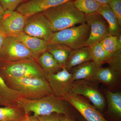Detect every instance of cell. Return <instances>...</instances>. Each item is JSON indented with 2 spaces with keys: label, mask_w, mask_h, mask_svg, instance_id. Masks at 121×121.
<instances>
[{
  "label": "cell",
  "mask_w": 121,
  "mask_h": 121,
  "mask_svg": "<svg viewBox=\"0 0 121 121\" xmlns=\"http://www.w3.org/2000/svg\"><path fill=\"white\" fill-rule=\"evenodd\" d=\"M105 19L109 29V35L121 36V26L116 16L108 4L102 5L98 12Z\"/></svg>",
  "instance_id": "cell-17"
},
{
  "label": "cell",
  "mask_w": 121,
  "mask_h": 121,
  "mask_svg": "<svg viewBox=\"0 0 121 121\" xmlns=\"http://www.w3.org/2000/svg\"><path fill=\"white\" fill-rule=\"evenodd\" d=\"M90 27L86 23L54 32L48 43L64 44L72 50L85 47L89 38Z\"/></svg>",
  "instance_id": "cell-5"
},
{
  "label": "cell",
  "mask_w": 121,
  "mask_h": 121,
  "mask_svg": "<svg viewBox=\"0 0 121 121\" xmlns=\"http://www.w3.org/2000/svg\"><path fill=\"white\" fill-rule=\"evenodd\" d=\"M60 121H75L71 115L63 114Z\"/></svg>",
  "instance_id": "cell-32"
},
{
  "label": "cell",
  "mask_w": 121,
  "mask_h": 121,
  "mask_svg": "<svg viewBox=\"0 0 121 121\" xmlns=\"http://www.w3.org/2000/svg\"><path fill=\"white\" fill-rule=\"evenodd\" d=\"M50 22L54 32L86 23V15L68 1L42 13Z\"/></svg>",
  "instance_id": "cell-1"
},
{
  "label": "cell",
  "mask_w": 121,
  "mask_h": 121,
  "mask_svg": "<svg viewBox=\"0 0 121 121\" xmlns=\"http://www.w3.org/2000/svg\"><path fill=\"white\" fill-rule=\"evenodd\" d=\"M6 38H7V37L5 36L0 32V51L2 48V46H3Z\"/></svg>",
  "instance_id": "cell-33"
},
{
  "label": "cell",
  "mask_w": 121,
  "mask_h": 121,
  "mask_svg": "<svg viewBox=\"0 0 121 121\" xmlns=\"http://www.w3.org/2000/svg\"><path fill=\"white\" fill-rule=\"evenodd\" d=\"M108 4L116 16L121 27V0H109Z\"/></svg>",
  "instance_id": "cell-28"
},
{
  "label": "cell",
  "mask_w": 121,
  "mask_h": 121,
  "mask_svg": "<svg viewBox=\"0 0 121 121\" xmlns=\"http://www.w3.org/2000/svg\"><path fill=\"white\" fill-rule=\"evenodd\" d=\"M33 59H36L22 42L15 37H7L0 51V62H10Z\"/></svg>",
  "instance_id": "cell-6"
},
{
  "label": "cell",
  "mask_w": 121,
  "mask_h": 121,
  "mask_svg": "<svg viewBox=\"0 0 121 121\" xmlns=\"http://www.w3.org/2000/svg\"><path fill=\"white\" fill-rule=\"evenodd\" d=\"M98 68L93 60L86 62L72 68L73 81L80 80L95 82V75Z\"/></svg>",
  "instance_id": "cell-15"
},
{
  "label": "cell",
  "mask_w": 121,
  "mask_h": 121,
  "mask_svg": "<svg viewBox=\"0 0 121 121\" xmlns=\"http://www.w3.org/2000/svg\"><path fill=\"white\" fill-rule=\"evenodd\" d=\"M28 0H23V2H25V1H27Z\"/></svg>",
  "instance_id": "cell-36"
},
{
  "label": "cell",
  "mask_w": 121,
  "mask_h": 121,
  "mask_svg": "<svg viewBox=\"0 0 121 121\" xmlns=\"http://www.w3.org/2000/svg\"><path fill=\"white\" fill-rule=\"evenodd\" d=\"M27 114L17 104L0 107V121H22Z\"/></svg>",
  "instance_id": "cell-18"
},
{
  "label": "cell",
  "mask_w": 121,
  "mask_h": 121,
  "mask_svg": "<svg viewBox=\"0 0 121 121\" xmlns=\"http://www.w3.org/2000/svg\"><path fill=\"white\" fill-rule=\"evenodd\" d=\"M74 0H29L18 6L17 11L26 17L44 12L68 1Z\"/></svg>",
  "instance_id": "cell-13"
},
{
  "label": "cell",
  "mask_w": 121,
  "mask_h": 121,
  "mask_svg": "<svg viewBox=\"0 0 121 121\" xmlns=\"http://www.w3.org/2000/svg\"><path fill=\"white\" fill-rule=\"evenodd\" d=\"M63 114L52 113L49 115L36 117L39 121H60Z\"/></svg>",
  "instance_id": "cell-30"
},
{
  "label": "cell",
  "mask_w": 121,
  "mask_h": 121,
  "mask_svg": "<svg viewBox=\"0 0 121 121\" xmlns=\"http://www.w3.org/2000/svg\"><path fill=\"white\" fill-rule=\"evenodd\" d=\"M86 23L90 27L89 38L85 47H90L99 43L103 39L109 35L107 22L98 13L86 15Z\"/></svg>",
  "instance_id": "cell-11"
},
{
  "label": "cell",
  "mask_w": 121,
  "mask_h": 121,
  "mask_svg": "<svg viewBox=\"0 0 121 121\" xmlns=\"http://www.w3.org/2000/svg\"><path fill=\"white\" fill-rule=\"evenodd\" d=\"M95 0L102 5H104L108 4L109 0Z\"/></svg>",
  "instance_id": "cell-35"
},
{
  "label": "cell",
  "mask_w": 121,
  "mask_h": 121,
  "mask_svg": "<svg viewBox=\"0 0 121 121\" xmlns=\"http://www.w3.org/2000/svg\"><path fill=\"white\" fill-rule=\"evenodd\" d=\"M95 82L84 80L74 81L70 91L75 94L84 96L98 110H102L105 106V99Z\"/></svg>",
  "instance_id": "cell-7"
},
{
  "label": "cell",
  "mask_w": 121,
  "mask_h": 121,
  "mask_svg": "<svg viewBox=\"0 0 121 121\" xmlns=\"http://www.w3.org/2000/svg\"><path fill=\"white\" fill-rule=\"evenodd\" d=\"M0 75L2 78H31L46 79L43 70L37 60L33 59L10 62H0Z\"/></svg>",
  "instance_id": "cell-4"
},
{
  "label": "cell",
  "mask_w": 121,
  "mask_h": 121,
  "mask_svg": "<svg viewBox=\"0 0 121 121\" xmlns=\"http://www.w3.org/2000/svg\"><path fill=\"white\" fill-rule=\"evenodd\" d=\"M22 121H39L37 117L34 115H30L27 114Z\"/></svg>",
  "instance_id": "cell-31"
},
{
  "label": "cell",
  "mask_w": 121,
  "mask_h": 121,
  "mask_svg": "<svg viewBox=\"0 0 121 121\" xmlns=\"http://www.w3.org/2000/svg\"><path fill=\"white\" fill-rule=\"evenodd\" d=\"M91 60H92V56L90 47H83L72 50L65 67L68 70H70L76 66Z\"/></svg>",
  "instance_id": "cell-16"
},
{
  "label": "cell",
  "mask_w": 121,
  "mask_h": 121,
  "mask_svg": "<svg viewBox=\"0 0 121 121\" xmlns=\"http://www.w3.org/2000/svg\"><path fill=\"white\" fill-rule=\"evenodd\" d=\"M22 3L23 0H0V3L4 11H15Z\"/></svg>",
  "instance_id": "cell-29"
},
{
  "label": "cell",
  "mask_w": 121,
  "mask_h": 121,
  "mask_svg": "<svg viewBox=\"0 0 121 121\" xmlns=\"http://www.w3.org/2000/svg\"><path fill=\"white\" fill-rule=\"evenodd\" d=\"M37 60L45 74L55 73L62 68L52 55L47 51L40 56Z\"/></svg>",
  "instance_id": "cell-22"
},
{
  "label": "cell",
  "mask_w": 121,
  "mask_h": 121,
  "mask_svg": "<svg viewBox=\"0 0 121 121\" xmlns=\"http://www.w3.org/2000/svg\"><path fill=\"white\" fill-rule=\"evenodd\" d=\"M72 50L64 44L48 43L47 52L53 56L62 68L64 67Z\"/></svg>",
  "instance_id": "cell-21"
},
{
  "label": "cell",
  "mask_w": 121,
  "mask_h": 121,
  "mask_svg": "<svg viewBox=\"0 0 121 121\" xmlns=\"http://www.w3.org/2000/svg\"><path fill=\"white\" fill-rule=\"evenodd\" d=\"M92 60L98 68L102 67L104 64L106 63L110 56L104 50L99 43L90 47Z\"/></svg>",
  "instance_id": "cell-24"
},
{
  "label": "cell",
  "mask_w": 121,
  "mask_h": 121,
  "mask_svg": "<svg viewBox=\"0 0 121 121\" xmlns=\"http://www.w3.org/2000/svg\"><path fill=\"white\" fill-rule=\"evenodd\" d=\"M65 102L60 98L51 94L35 99L22 97L17 100V104L24 109L26 114L33 112L36 117L52 113L71 115Z\"/></svg>",
  "instance_id": "cell-2"
},
{
  "label": "cell",
  "mask_w": 121,
  "mask_h": 121,
  "mask_svg": "<svg viewBox=\"0 0 121 121\" xmlns=\"http://www.w3.org/2000/svg\"><path fill=\"white\" fill-rule=\"evenodd\" d=\"M0 105H1V103H0Z\"/></svg>",
  "instance_id": "cell-37"
},
{
  "label": "cell",
  "mask_w": 121,
  "mask_h": 121,
  "mask_svg": "<svg viewBox=\"0 0 121 121\" xmlns=\"http://www.w3.org/2000/svg\"><path fill=\"white\" fill-rule=\"evenodd\" d=\"M73 3L75 8L85 15L97 13L102 5L95 0H74Z\"/></svg>",
  "instance_id": "cell-25"
},
{
  "label": "cell",
  "mask_w": 121,
  "mask_h": 121,
  "mask_svg": "<svg viewBox=\"0 0 121 121\" xmlns=\"http://www.w3.org/2000/svg\"><path fill=\"white\" fill-rule=\"evenodd\" d=\"M2 78L9 87L21 93L22 97L27 99H39L53 94L46 79L31 78Z\"/></svg>",
  "instance_id": "cell-3"
},
{
  "label": "cell",
  "mask_w": 121,
  "mask_h": 121,
  "mask_svg": "<svg viewBox=\"0 0 121 121\" xmlns=\"http://www.w3.org/2000/svg\"><path fill=\"white\" fill-rule=\"evenodd\" d=\"M99 43L110 56L121 50V36L109 35Z\"/></svg>",
  "instance_id": "cell-26"
},
{
  "label": "cell",
  "mask_w": 121,
  "mask_h": 121,
  "mask_svg": "<svg viewBox=\"0 0 121 121\" xmlns=\"http://www.w3.org/2000/svg\"><path fill=\"white\" fill-rule=\"evenodd\" d=\"M83 121V120H82V121Z\"/></svg>",
  "instance_id": "cell-38"
},
{
  "label": "cell",
  "mask_w": 121,
  "mask_h": 121,
  "mask_svg": "<svg viewBox=\"0 0 121 121\" xmlns=\"http://www.w3.org/2000/svg\"><path fill=\"white\" fill-rule=\"evenodd\" d=\"M106 95L108 103V113L114 118L121 119V93L108 91L106 92Z\"/></svg>",
  "instance_id": "cell-23"
},
{
  "label": "cell",
  "mask_w": 121,
  "mask_h": 121,
  "mask_svg": "<svg viewBox=\"0 0 121 121\" xmlns=\"http://www.w3.org/2000/svg\"><path fill=\"white\" fill-rule=\"evenodd\" d=\"M45 78L53 94L60 98L70 92L73 82L72 74L65 67L56 73L46 74Z\"/></svg>",
  "instance_id": "cell-12"
},
{
  "label": "cell",
  "mask_w": 121,
  "mask_h": 121,
  "mask_svg": "<svg viewBox=\"0 0 121 121\" xmlns=\"http://www.w3.org/2000/svg\"><path fill=\"white\" fill-rule=\"evenodd\" d=\"M121 73L110 67L99 68L96 75L95 81L102 83L109 86L117 84Z\"/></svg>",
  "instance_id": "cell-20"
},
{
  "label": "cell",
  "mask_w": 121,
  "mask_h": 121,
  "mask_svg": "<svg viewBox=\"0 0 121 121\" xmlns=\"http://www.w3.org/2000/svg\"><path fill=\"white\" fill-rule=\"evenodd\" d=\"M16 38L26 46L36 60L47 51L48 42L42 39L30 36L24 32Z\"/></svg>",
  "instance_id": "cell-14"
},
{
  "label": "cell",
  "mask_w": 121,
  "mask_h": 121,
  "mask_svg": "<svg viewBox=\"0 0 121 121\" xmlns=\"http://www.w3.org/2000/svg\"><path fill=\"white\" fill-rule=\"evenodd\" d=\"M23 32L48 42L54 33L51 24L43 13L27 17Z\"/></svg>",
  "instance_id": "cell-8"
},
{
  "label": "cell",
  "mask_w": 121,
  "mask_h": 121,
  "mask_svg": "<svg viewBox=\"0 0 121 121\" xmlns=\"http://www.w3.org/2000/svg\"><path fill=\"white\" fill-rule=\"evenodd\" d=\"M27 17L17 11H5L0 23V32L16 37L24 32Z\"/></svg>",
  "instance_id": "cell-10"
},
{
  "label": "cell",
  "mask_w": 121,
  "mask_h": 121,
  "mask_svg": "<svg viewBox=\"0 0 121 121\" xmlns=\"http://www.w3.org/2000/svg\"><path fill=\"white\" fill-rule=\"evenodd\" d=\"M22 97V94L9 87L0 75V102L1 105L17 104V101Z\"/></svg>",
  "instance_id": "cell-19"
},
{
  "label": "cell",
  "mask_w": 121,
  "mask_h": 121,
  "mask_svg": "<svg viewBox=\"0 0 121 121\" xmlns=\"http://www.w3.org/2000/svg\"><path fill=\"white\" fill-rule=\"evenodd\" d=\"M109 67L121 73V50L111 56L107 62Z\"/></svg>",
  "instance_id": "cell-27"
},
{
  "label": "cell",
  "mask_w": 121,
  "mask_h": 121,
  "mask_svg": "<svg viewBox=\"0 0 121 121\" xmlns=\"http://www.w3.org/2000/svg\"><path fill=\"white\" fill-rule=\"evenodd\" d=\"M61 99L73 106L86 121H108L97 108L81 95L70 91Z\"/></svg>",
  "instance_id": "cell-9"
},
{
  "label": "cell",
  "mask_w": 121,
  "mask_h": 121,
  "mask_svg": "<svg viewBox=\"0 0 121 121\" xmlns=\"http://www.w3.org/2000/svg\"><path fill=\"white\" fill-rule=\"evenodd\" d=\"M4 12V10L2 8V6H1L0 3V23L1 20L2 19Z\"/></svg>",
  "instance_id": "cell-34"
}]
</instances>
